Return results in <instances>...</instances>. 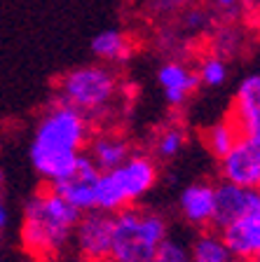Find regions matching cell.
Instances as JSON below:
<instances>
[{"instance_id": "cell-1", "label": "cell", "mask_w": 260, "mask_h": 262, "mask_svg": "<svg viewBox=\"0 0 260 262\" xmlns=\"http://www.w3.org/2000/svg\"><path fill=\"white\" fill-rule=\"evenodd\" d=\"M89 117L73 105L52 101L33 129L28 159L45 183H56L77 166L89 143Z\"/></svg>"}, {"instance_id": "cell-2", "label": "cell", "mask_w": 260, "mask_h": 262, "mask_svg": "<svg viewBox=\"0 0 260 262\" xmlns=\"http://www.w3.org/2000/svg\"><path fill=\"white\" fill-rule=\"evenodd\" d=\"M82 213L56 194L52 187L40 190L24 206L22 244L35 260H54L73 241Z\"/></svg>"}, {"instance_id": "cell-3", "label": "cell", "mask_w": 260, "mask_h": 262, "mask_svg": "<svg viewBox=\"0 0 260 262\" xmlns=\"http://www.w3.org/2000/svg\"><path fill=\"white\" fill-rule=\"evenodd\" d=\"M169 236V223L159 211L127 206L113 213V241L108 262H152Z\"/></svg>"}, {"instance_id": "cell-4", "label": "cell", "mask_w": 260, "mask_h": 262, "mask_svg": "<svg viewBox=\"0 0 260 262\" xmlns=\"http://www.w3.org/2000/svg\"><path fill=\"white\" fill-rule=\"evenodd\" d=\"M117 96V77L106 63H87L68 71L59 80L56 101L73 105L87 117H96L113 105Z\"/></svg>"}, {"instance_id": "cell-5", "label": "cell", "mask_w": 260, "mask_h": 262, "mask_svg": "<svg viewBox=\"0 0 260 262\" xmlns=\"http://www.w3.org/2000/svg\"><path fill=\"white\" fill-rule=\"evenodd\" d=\"M75 246L85 262H108L113 241V215L103 211H85L75 225Z\"/></svg>"}, {"instance_id": "cell-6", "label": "cell", "mask_w": 260, "mask_h": 262, "mask_svg": "<svg viewBox=\"0 0 260 262\" xmlns=\"http://www.w3.org/2000/svg\"><path fill=\"white\" fill-rule=\"evenodd\" d=\"M218 171L228 183L260 190V141L239 138L232 150L218 159Z\"/></svg>"}, {"instance_id": "cell-7", "label": "cell", "mask_w": 260, "mask_h": 262, "mask_svg": "<svg viewBox=\"0 0 260 262\" xmlns=\"http://www.w3.org/2000/svg\"><path fill=\"white\" fill-rule=\"evenodd\" d=\"M101 171L96 169V164L87 157V152L80 157L77 166L68 176H64L61 180L52 183V190L56 194H61L66 202L75 206L80 213L94 211V194H96V180Z\"/></svg>"}, {"instance_id": "cell-8", "label": "cell", "mask_w": 260, "mask_h": 262, "mask_svg": "<svg viewBox=\"0 0 260 262\" xmlns=\"http://www.w3.org/2000/svg\"><path fill=\"white\" fill-rule=\"evenodd\" d=\"M113 171H115V176H117L119 185L125 190L129 204L141 202L159 180L157 159L148 152H131L129 157Z\"/></svg>"}, {"instance_id": "cell-9", "label": "cell", "mask_w": 260, "mask_h": 262, "mask_svg": "<svg viewBox=\"0 0 260 262\" xmlns=\"http://www.w3.org/2000/svg\"><path fill=\"white\" fill-rule=\"evenodd\" d=\"M230 120L237 126L239 138L260 141V73H253L239 82Z\"/></svg>"}, {"instance_id": "cell-10", "label": "cell", "mask_w": 260, "mask_h": 262, "mask_svg": "<svg viewBox=\"0 0 260 262\" xmlns=\"http://www.w3.org/2000/svg\"><path fill=\"white\" fill-rule=\"evenodd\" d=\"M260 208V194L258 190L251 187H242L221 180L216 185V208H213V227L221 229L225 225H230L232 220L242 218L244 213Z\"/></svg>"}, {"instance_id": "cell-11", "label": "cell", "mask_w": 260, "mask_h": 262, "mask_svg": "<svg viewBox=\"0 0 260 262\" xmlns=\"http://www.w3.org/2000/svg\"><path fill=\"white\" fill-rule=\"evenodd\" d=\"M218 232H221L223 241L230 248L234 260L251 262L255 253L260 251V208L244 213L242 218L232 220Z\"/></svg>"}, {"instance_id": "cell-12", "label": "cell", "mask_w": 260, "mask_h": 262, "mask_svg": "<svg viewBox=\"0 0 260 262\" xmlns=\"http://www.w3.org/2000/svg\"><path fill=\"white\" fill-rule=\"evenodd\" d=\"M216 208V185L209 180H195L183 187L178 196V213L188 225L197 229H206L213 223Z\"/></svg>"}, {"instance_id": "cell-13", "label": "cell", "mask_w": 260, "mask_h": 262, "mask_svg": "<svg viewBox=\"0 0 260 262\" xmlns=\"http://www.w3.org/2000/svg\"><path fill=\"white\" fill-rule=\"evenodd\" d=\"M157 84L171 108H181L190 101V96L202 87L197 71L185 66L183 61H167L157 68Z\"/></svg>"}, {"instance_id": "cell-14", "label": "cell", "mask_w": 260, "mask_h": 262, "mask_svg": "<svg viewBox=\"0 0 260 262\" xmlns=\"http://www.w3.org/2000/svg\"><path fill=\"white\" fill-rule=\"evenodd\" d=\"M85 152H87V157L96 164L98 171H113L134 150H131L129 141L125 136H119V134H98V136L89 138Z\"/></svg>"}, {"instance_id": "cell-15", "label": "cell", "mask_w": 260, "mask_h": 262, "mask_svg": "<svg viewBox=\"0 0 260 262\" xmlns=\"http://www.w3.org/2000/svg\"><path fill=\"white\" fill-rule=\"evenodd\" d=\"M89 49H92V54L98 59V63L117 66V63H127L129 61L131 40L122 31H117V28H106V31L96 33L92 38Z\"/></svg>"}, {"instance_id": "cell-16", "label": "cell", "mask_w": 260, "mask_h": 262, "mask_svg": "<svg viewBox=\"0 0 260 262\" xmlns=\"http://www.w3.org/2000/svg\"><path fill=\"white\" fill-rule=\"evenodd\" d=\"M190 262H237L225 246L221 232L202 229L190 244Z\"/></svg>"}, {"instance_id": "cell-17", "label": "cell", "mask_w": 260, "mask_h": 262, "mask_svg": "<svg viewBox=\"0 0 260 262\" xmlns=\"http://www.w3.org/2000/svg\"><path fill=\"white\" fill-rule=\"evenodd\" d=\"M188 145V134L183 126L178 124H164L162 129H157L152 134L150 141V155L157 162H171L176 159Z\"/></svg>"}, {"instance_id": "cell-18", "label": "cell", "mask_w": 260, "mask_h": 262, "mask_svg": "<svg viewBox=\"0 0 260 262\" xmlns=\"http://www.w3.org/2000/svg\"><path fill=\"white\" fill-rule=\"evenodd\" d=\"M202 141H204V147L213 155L216 159H221L223 155H228L232 150V145L239 141V131L234 126V122L230 117L221 122H213L211 126H206L204 134H202Z\"/></svg>"}, {"instance_id": "cell-19", "label": "cell", "mask_w": 260, "mask_h": 262, "mask_svg": "<svg viewBox=\"0 0 260 262\" xmlns=\"http://www.w3.org/2000/svg\"><path fill=\"white\" fill-rule=\"evenodd\" d=\"M197 77L202 87L218 89L228 82V63L223 61L221 54H206L197 66Z\"/></svg>"}, {"instance_id": "cell-20", "label": "cell", "mask_w": 260, "mask_h": 262, "mask_svg": "<svg viewBox=\"0 0 260 262\" xmlns=\"http://www.w3.org/2000/svg\"><path fill=\"white\" fill-rule=\"evenodd\" d=\"M152 262H190V248L178 239H164V244L157 248Z\"/></svg>"}, {"instance_id": "cell-21", "label": "cell", "mask_w": 260, "mask_h": 262, "mask_svg": "<svg viewBox=\"0 0 260 262\" xmlns=\"http://www.w3.org/2000/svg\"><path fill=\"white\" fill-rule=\"evenodd\" d=\"M195 0H152V10L157 14H173V12L183 10V7L192 5Z\"/></svg>"}, {"instance_id": "cell-22", "label": "cell", "mask_w": 260, "mask_h": 262, "mask_svg": "<svg viewBox=\"0 0 260 262\" xmlns=\"http://www.w3.org/2000/svg\"><path fill=\"white\" fill-rule=\"evenodd\" d=\"M206 24H209V14H206L204 10H190L188 14H185V26L190 28V31H199V28H204Z\"/></svg>"}, {"instance_id": "cell-23", "label": "cell", "mask_w": 260, "mask_h": 262, "mask_svg": "<svg viewBox=\"0 0 260 262\" xmlns=\"http://www.w3.org/2000/svg\"><path fill=\"white\" fill-rule=\"evenodd\" d=\"M211 5L221 12H232L239 5V0H211Z\"/></svg>"}, {"instance_id": "cell-24", "label": "cell", "mask_w": 260, "mask_h": 262, "mask_svg": "<svg viewBox=\"0 0 260 262\" xmlns=\"http://www.w3.org/2000/svg\"><path fill=\"white\" fill-rule=\"evenodd\" d=\"M10 225V208H7V204L3 202V196H0V232Z\"/></svg>"}, {"instance_id": "cell-25", "label": "cell", "mask_w": 260, "mask_h": 262, "mask_svg": "<svg viewBox=\"0 0 260 262\" xmlns=\"http://www.w3.org/2000/svg\"><path fill=\"white\" fill-rule=\"evenodd\" d=\"M239 3H244V5H253L255 0H239Z\"/></svg>"}, {"instance_id": "cell-26", "label": "cell", "mask_w": 260, "mask_h": 262, "mask_svg": "<svg viewBox=\"0 0 260 262\" xmlns=\"http://www.w3.org/2000/svg\"><path fill=\"white\" fill-rule=\"evenodd\" d=\"M251 262H260V251L255 253V257H253V260H251Z\"/></svg>"}, {"instance_id": "cell-27", "label": "cell", "mask_w": 260, "mask_h": 262, "mask_svg": "<svg viewBox=\"0 0 260 262\" xmlns=\"http://www.w3.org/2000/svg\"><path fill=\"white\" fill-rule=\"evenodd\" d=\"M0 183H3V176H0Z\"/></svg>"}, {"instance_id": "cell-28", "label": "cell", "mask_w": 260, "mask_h": 262, "mask_svg": "<svg viewBox=\"0 0 260 262\" xmlns=\"http://www.w3.org/2000/svg\"><path fill=\"white\" fill-rule=\"evenodd\" d=\"M258 194H260V190H258Z\"/></svg>"}]
</instances>
